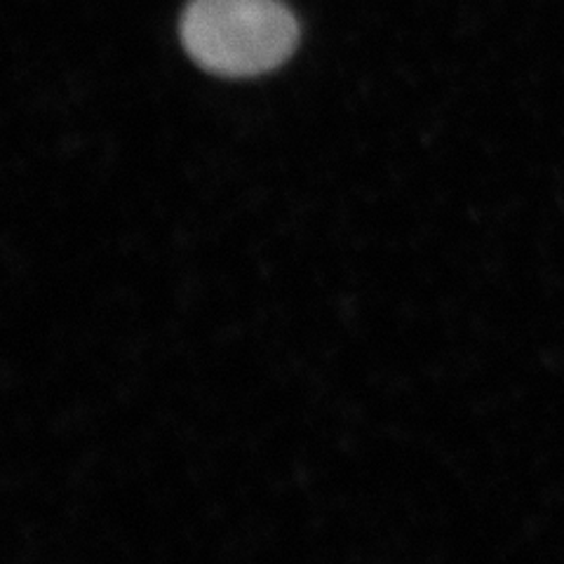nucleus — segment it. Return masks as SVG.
I'll list each match as a JSON object with an SVG mask.
<instances>
[{
  "label": "nucleus",
  "mask_w": 564,
  "mask_h": 564,
  "mask_svg": "<svg viewBox=\"0 0 564 564\" xmlns=\"http://www.w3.org/2000/svg\"><path fill=\"white\" fill-rule=\"evenodd\" d=\"M180 39L188 57L209 74L252 78L294 55L299 22L282 0H191Z\"/></svg>",
  "instance_id": "nucleus-1"
}]
</instances>
